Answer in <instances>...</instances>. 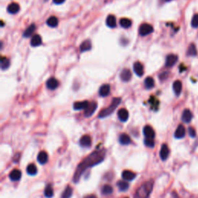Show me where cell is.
Segmentation results:
<instances>
[{
	"mask_svg": "<svg viewBox=\"0 0 198 198\" xmlns=\"http://www.w3.org/2000/svg\"><path fill=\"white\" fill-rule=\"evenodd\" d=\"M104 155H105L104 150H97L90 154L81 163L79 164L78 167H77V170H76L75 174H74V182L77 183L81 176L88 168L95 166V165L102 162L104 159Z\"/></svg>",
	"mask_w": 198,
	"mask_h": 198,
	"instance_id": "obj_1",
	"label": "cell"
},
{
	"mask_svg": "<svg viewBox=\"0 0 198 198\" xmlns=\"http://www.w3.org/2000/svg\"><path fill=\"white\" fill-rule=\"evenodd\" d=\"M152 188H153V180L146 182L137 190L134 198H149Z\"/></svg>",
	"mask_w": 198,
	"mask_h": 198,
	"instance_id": "obj_2",
	"label": "cell"
},
{
	"mask_svg": "<svg viewBox=\"0 0 198 198\" xmlns=\"http://www.w3.org/2000/svg\"><path fill=\"white\" fill-rule=\"evenodd\" d=\"M120 102H121V99H120V98H115V99L112 100V104H110L109 107H108L107 108L104 109V110H102L100 112L99 118H103L110 115L115 110V108L118 107V105L120 104Z\"/></svg>",
	"mask_w": 198,
	"mask_h": 198,
	"instance_id": "obj_3",
	"label": "cell"
},
{
	"mask_svg": "<svg viewBox=\"0 0 198 198\" xmlns=\"http://www.w3.org/2000/svg\"><path fill=\"white\" fill-rule=\"evenodd\" d=\"M152 32H153V27L152 25L148 24V23H143L139 26V33L143 37L149 35Z\"/></svg>",
	"mask_w": 198,
	"mask_h": 198,
	"instance_id": "obj_4",
	"label": "cell"
},
{
	"mask_svg": "<svg viewBox=\"0 0 198 198\" xmlns=\"http://www.w3.org/2000/svg\"><path fill=\"white\" fill-rule=\"evenodd\" d=\"M98 107V104L96 102H90L89 104H88V108L85 110V115L86 117H91L93 114L95 113V112L96 111Z\"/></svg>",
	"mask_w": 198,
	"mask_h": 198,
	"instance_id": "obj_5",
	"label": "cell"
},
{
	"mask_svg": "<svg viewBox=\"0 0 198 198\" xmlns=\"http://www.w3.org/2000/svg\"><path fill=\"white\" fill-rule=\"evenodd\" d=\"M177 59H178V57H177V55H174V54L168 55L166 59V67H167V68L174 67L177 62Z\"/></svg>",
	"mask_w": 198,
	"mask_h": 198,
	"instance_id": "obj_6",
	"label": "cell"
},
{
	"mask_svg": "<svg viewBox=\"0 0 198 198\" xmlns=\"http://www.w3.org/2000/svg\"><path fill=\"white\" fill-rule=\"evenodd\" d=\"M143 133L144 135L146 136V139H153L155 138L156 133L154 132L153 129H152L151 126L149 125H146L143 129Z\"/></svg>",
	"mask_w": 198,
	"mask_h": 198,
	"instance_id": "obj_7",
	"label": "cell"
},
{
	"mask_svg": "<svg viewBox=\"0 0 198 198\" xmlns=\"http://www.w3.org/2000/svg\"><path fill=\"white\" fill-rule=\"evenodd\" d=\"M133 70L139 77H142L144 74V67L140 62H135L134 64Z\"/></svg>",
	"mask_w": 198,
	"mask_h": 198,
	"instance_id": "obj_8",
	"label": "cell"
},
{
	"mask_svg": "<svg viewBox=\"0 0 198 198\" xmlns=\"http://www.w3.org/2000/svg\"><path fill=\"white\" fill-rule=\"evenodd\" d=\"M160 158H161L162 160H163V161H165V160L169 157V147L167 146V145L163 144V146H162L161 149H160Z\"/></svg>",
	"mask_w": 198,
	"mask_h": 198,
	"instance_id": "obj_9",
	"label": "cell"
},
{
	"mask_svg": "<svg viewBox=\"0 0 198 198\" xmlns=\"http://www.w3.org/2000/svg\"><path fill=\"white\" fill-rule=\"evenodd\" d=\"M58 86L59 81L54 77H51V78L48 79V81H46V87L50 90H55Z\"/></svg>",
	"mask_w": 198,
	"mask_h": 198,
	"instance_id": "obj_10",
	"label": "cell"
},
{
	"mask_svg": "<svg viewBox=\"0 0 198 198\" xmlns=\"http://www.w3.org/2000/svg\"><path fill=\"white\" fill-rule=\"evenodd\" d=\"M192 112L189 109H185L183 112V115H182V121L185 123H189L192 120Z\"/></svg>",
	"mask_w": 198,
	"mask_h": 198,
	"instance_id": "obj_11",
	"label": "cell"
},
{
	"mask_svg": "<svg viewBox=\"0 0 198 198\" xmlns=\"http://www.w3.org/2000/svg\"><path fill=\"white\" fill-rule=\"evenodd\" d=\"M135 177H136L135 174L129 170L123 171L122 174H121V177H122L123 180H127V181H132L135 178Z\"/></svg>",
	"mask_w": 198,
	"mask_h": 198,
	"instance_id": "obj_12",
	"label": "cell"
},
{
	"mask_svg": "<svg viewBox=\"0 0 198 198\" xmlns=\"http://www.w3.org/2000/svg\"><path fill=\"white\" fill-rule=\"evenodd\" d=\"M89 101H77L74 104L73 107H74V110H81V109H86L88 108V104H89Z\"/></svg>",
	"mask_w": 198,
	"mask_h": 198,
	"instance_id": "obj_13",
	"label": "cell"
},
{
	"mask_svg": "<svg viewBox=\"0 0 198 198\" xmlns=\"http://www.w3.org/2000/svg\"><path fill=\"white\" fill-rule=\"evenodd\" d=\"M185 134H186V130H185L184 126L182 125H180L177 127L175 133H174V136L177 139H182L185 136Z\"/></svg>",
	"mask_w": 198,
	"mask_h": 198,
	"instance_id": "obj_14",
	"label": "cell"
},
{
	"mask_svg": "<svg viewBox=\"0 0 198 198\" xmlns=\"http://www.w3.org/2000/svg\"><path fill=\"white\" fill-rule=\"evenodd\" d=\"M118 116L120 121H126L129 118V112L125 108H121L118 112Z\"/></svg>",
	"mask_w": 198,
	"mask_h": 198,
	"instance_id": "obj_15",
	"label": "cell"
},
{
	"mask_svg": "<svg viewBox=\"0 0 198 198\" xmlns=\"http://www.w3.org/2000/svg\"><path fill=\"white\" fill-rule=\"evenodd\" d=\"M80 144L83 147H89L91 145V138L89 135H83L80 139Z\"/></svg>",
	"mask_w": 198,
	"mask_h": 198,
	"instance_id": "obj_16",
	"label": "cell"
},
{
	"mask_svg": "<svg viewBox=\"0 0 198 198\" xmlns=\"http://www.w3.org/2000/svg\"><path fill=\"white\" fill-rule=\"evenodd\" d=\"M120 77H121V79L123 81L127 82L129 81H130L131 77H132V73H131V71L129 69H124L121 72Z\"/></svg>",
	"mask_w": 198,
	"mask_h": 198,
	"instance_id": "obj_17",
	"label": "cell"
},
{
	"mask_svg": "<svg viewBox=\"0 0 198 198\" xmlns=\"http://www.w3.org/2000/svg\"><path fill=\"white\" fill-rule=\"evenodd\" d=\"M22 177L21 171L19 170V169H13L12 172L9 174V178L12 181H17V180H20Z\"/></svg>",
	"mask_w": 198,
	"mask_h": 198,
	"instance_id": "obj_18",
	"label": "cell"
},
{
	"mask_svg": "<svg viewBox=\"0 0 198 198\" xmlns=\"http://www.w3.org/2000/svg\"><path fill=\"white\" fill-rule=\"evenodd\" d=\"M7 10L9 13L15 14L20 11V6H19L18 3L12 2L8 6Z\"/></svg>",
	"mask_w": 198,
	"mask_h": 198,
	"instance_id": "obj_19",
	"label": "cell"
},
{
	"mask_svg": "<svg viewBox=\"0 0 198 198\" xmlns=\"http://www.w3.org/2000/svg\"><path fill=\"white\" fill-rule=\"evenodd\" d=\"M173 89H174V93L177 96H179L181 93L182 91V83L180 81H176L174 82L173 85Z\"/></svg>",
	"mask_w": 198,
	"mask_h": 198,
	"instance_id": "obj_20",
	"label": "cell"
},
{
	"mask_svg": "<svg viewBox=\"0 0 198 198\" xmlns=\"http://www.w3.org/2000/svg\"><path fill=\"white\" fill-rule=\"evenodd\" d=\"M110 85H104L100 88L99 89V95L101 97H106L107 95H108L109 93H110Z\"/></svg>",
	"mask_w": 198,
	"mask_h": 198,
	"instance_id": "obj_21",
	"label": "cell"
},
{
	"mask_svg": "<svg viewBox=\"0 0 198 198\" xmlns=\"http://www.w3.org/2000/svg\"><path fill=\"white\" fill-rule=\"evenodd\" d=\"M37 160L40 164H45L48 160V155L46 152L42 151L37 156Z\"/></svg>",
	"mask_w": 198,
	"mask_h": 198,
	"instance_id": "obj_22",
	"label": "cell"
},
{
	"mask_svg": "<svg viewBox=\"0 0 198 198\" xmlns=\"http://www.w3.org/2000/svg\"><path fill=\"white\" fill-rule=\"evenodd\" d=\"M106 24L108 27L110 28H115L116 26V18L115 17V15H109L107 17V20H106Z\"/></svg>",
	"mask_w": 198,
	"mask_h": 198,
	"instance_id": "obj_23",
	"label": "cell"
},
{
	"mask_svg": "<svg viewBox=\"0 0 198 198\" xmlns=\"http://www.w3.org/2000/svg\"><path fill=\"white\" fill-rule=\"evenodd\" d=\"M41 43H42L41 37H40V35H38V34L34 35L33 37H32V39H31L30 45L32 46H34V47H35V46H40Z\"/></svg>",
	"mask_w": 198,
	"mask_h": 198,
	"instance_id": "obj_24",
	"label": "cell"
},
{
	"mask_svg": "<svg viewBox=\"0 0 198 198\" xmlns=\"http://www.w3.org/2000/svg\"><path fill=\"white\" fill-rule=\"evenodd\" d=\"M91 46H92V45H91V42L89 40H85V41L81 44L80 50L81 52H85V51H90V50L91 49Z\"/></svg>",
	"mask_w": 198,
	"mask_h": 198,
	"instance_id": "obj_25",
	"label": "cell"
},
{
	"mask_svg": "<svg viewBox=\"0 0 198 198\" xmlns=\"http://www.w3.org/2000/svg\"><path fill=\"white\" fill-rule=\"evenodd\" d=\"M119 143L121 145H129L131 143V138L125 133L121 134L119 136Z\"/></svg>",
	"mask_w": 198,
	"mask_h": 198,
	"instance_id": "obj_26",
	"label": "cell"
},
{
	"mask_svg": "<svg viewBox=\"0 0 198 198\" xmlns=\"http://www.w3.org/2000/svg\"><path fill=\"white\" fill-rule=\"evenodd\" d=\"M46 24L50 27H56L58 25V19L56 16H51L46 20Z\"/></svg>",
	"mask_w": 198,
	"mask_h": 198,
	"instance_id": "obj_27",
	"label": "cell"
},
{
	"mask_svg": "<svg viewBox=\"0 0 198 198\" xmlns=\"http://www.w3.org/2000/svg\"><path fill=\"white\" fill-rule=\"evenodd\" d=\"M36 29V26L35 24H31L30 26H29V27L27 28V29L25 30V32L23 33V37H31V35H32L33 33H34V31H35Z\"/></svg>",
	"mask_w": 198,
	"mask_h": 198,
	"instance_id": "obj_28",
	"label": "cell"
},
{
	"mask_svg": "<svg viewBox=\"0 0 198 198\" xmlns=\"http://www.w3.org/2000/svg\"><path fill=\"white\" fill-rule=\"evenodd\" d=\"M120 25H121V26L122 28L128 29V28H129L132 26V21L129 19L123 18L120 20Z\"/></svg>",
	"mask_w": 198,
	"mask_h": 198,
	"instance_id": "obj_29",
	"label": "cell"
},
{
	"mask_svg": "<svg viewBox=\"0 0 198 198\" xmlns=\"http://www.w3.org/2000/svg\"><path fill=\"white\" fill-rule=\"evenodd\" d=\"M155 85V81H154L153 78L151 77H146V80H145V86L147 89H151Z\"/></svg>",
	"mask_w": 198,
	"mask_h": 198,
	"instance_id": "obj_30",
	"label": "cell"
},
{
	"mask_svg": "<svg viewBox=\"0 0 198 198\" xmlns=\"http://www.w3.org/2000/svg\"><path fill=\"white\" fill-rule=\"evenodd\" d=\"M26 172L29 175H36L37 174V168L34 164H29L26 168Z\"/></svg>",
	"mask_w": 198,
	"mask_h": 198,
	"instance_id": "obj_31",
	"label": "cell"
},
{
	"mask_svg": "<svg viewBox=\"0 0 198 198\" xmlns=\"http://www.w3.org/2000/svg\"><path fill=\"white\" fill-rule=\"evenodd\" d=\"M73 194V189L71 187L68 186L67 188L65 189V191H64V193L62 194L61 197L62 198H71Z\"/></svg>",
	"mask_w": 198,
	"mask_h": 198,
	"instance_id": "obj_32",
	"label": "cell"
},
{
	"mask_svg": "<svg viewBox=\"0 0 198 198\" xmlns=\"http://www.w3.org/2000/svg\"><path fill=\"white\" fill-rule=\"evenodd\" d=\"M117 186L119 188L120 191H125L126 190H128V188L129 187V183L125 181V180H120V181H118L117 183Z\"/></svg>",
	"mask_w": 198,
	"mask_h": 198,
	"instance_id": "obj_33",
	"label": "cell"
},
{
	"mask_svg": "<svg viewBox=\"0 0 198 198\" xmlns=\"http://www.w3.org/2000/svg\"><path fill=\"white\" fill-rule=\"evenodd\" d=\"M44 194L48 198H51L54 196V190H53V187H51V185H47L44 191Z\"/></svg>",
	"mask_w": 198,
	"mask_h": 198,
	"instance_id": "obj_34",
	"label": "cell"
},
{
	"mask_svg": "<svg viewBox=\"0 0 198 198\" xmlns=\"http://www.w3.org/2000/svg\"><path fill=\"white\" fill-rule=\"evenodd\" d=\"M112 192H113V188L110 185H104L101 190V193L104 195H109V194H112Z\"/></svg>",
	"mask_w": 198,
	"mask_h": 198,
	"instance_id": "obj_35",
	"label": "cell"
},
{
	"mask_svg": "<svg viewBox=\"0 0 198 198\" xmlns=\"http://www.w3.org/2000/svg\"><path fill=\"white\" fill-rule=\"evenodd\" d=\"M10 65V61L8 58L6 57H2L1 59V68L2 70H6L9 67Z\"/></svg>",
	"mask_w": 198,
	"mask_h": 198,
	"instance_id": "obj_36",
	"label": "cell"
},
{
	"mask_svg": "<svg viewBox=\"0 0 198 198\" xmlns=\"http://www.w3.org/2000/svg\"><path fill=\"white\" fill-rule=\"evenodd\" d=\"M187 54L189 56H196L197 55V49L194 44H191V46L188 48Z\"/></svg>",
	"mask_w": 198,
	"mask_h": 198,
	"instance_id": "obj_37",
	"label": "cell"
},
{
	"mask_svg": "<svg viewBox=\"0 0 198 198\" xmlns=\"http://www.w3.org/2000/svg\"><path fill=\"white\" fill-rule=\"evenodd\" d=\"M191 25L194 28L198 27V14L194 15L192 19V21H191Z\"/></svg>",
	"mask_w": 198,
	"mask_h": 198,
	"instance_id": "obj_38",
	"label": "cell"
},
{
	"mask_svg": "<svg viewBox=\"0 0 198 198\" xmlns=\"http://www.w3.org/2000/svg\"><path fill=\"white\" fill-rule=\"evenodd\" d=\"M144 143H145V145H146V146H149V147H150V148H152L154 146H155V143H154L153 139H146V138Z\"/></svg>",
	"mask_w": 198,
	"mask_h": 198,
	"instance_id": "obj_39",
	"label": "cell"
},
{
	"mask_svg": "<svg viewBox=\"0 0 198 198\" xmlns=\"http://www.w3.org/2000/svg\"><path fill=\"white\" fill-rule=\"evenodd\" d=\"M188 131H189V135H191V137H195L196 136V131L195 129H194L193 127H190L189 129H188Z\"/></svg>",
	"mask_w": 198,
	"mask_h": 198,
	"instance_id": "obj_40",
	"label": "cell"
},
{
	"mask_svg": "<svg viewBox=\"0 0 198 198\" xmlns=\"http://www.w3.org/2000/svg\"><path fill=\"white\" fill-rule=\"evenodd\" d=\"M53 2L55 4H61V3L64 2L65 0H53Z\"/></svg>",
	"mask_w": 198,
	"mask_h": 198,
	"instance_id": "obj_41",
	"label": "cell"
},
{
	"mask_svg": "<svg viewBox=\"0 0 198 198\" xmlns=\"http://www.w3.org/2000/svg\"><path fill=\"white\" fill-rule=\"evenodd\" d=\"M85 198H97V197L95 195H88L85 197Z\"/></svg>",
	"mask_w": 198,
	"mask_h": 198,
	"instance_id": "obj_42",
	"label": "cell"
},
{
	"mask_svg": "<svg viewBox=\"0 0 198 198\" xmlns=\"http://www.w3.org/2000/svg\"><path fill=\"white\" fill-rule=\"evenodd\" d=\"M163 2H169V1H171V0H163Z\"/></svg>",
	"mask_w": 198,
	"mask_h": 198,
	"instance_id": "obj_43",
	"label": "cell"
},
{
	"mask_svg": "<svg viewBox=\"0 0 198 198\" xmlns=\"http://www.w3.org/2000/svg\"><path fill=\"white\" fill-rule=\"evenodd\" d=\"M125 198H128V197H125Z\"/></svg>",
	"mask_w": 198,
	"mask_h": 198,
	"instance_id": "obj_44",
	"label": "cell"
}]
</instances>
